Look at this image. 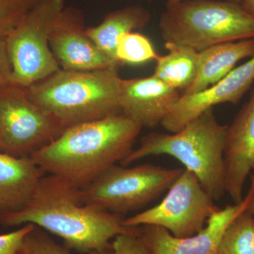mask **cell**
Returning <instances> with one entry per match:
<instances>
[{
  "mask_svg": "<svg viewBox=\"0 0 254 254\" xmlns=\"http://www.w3.org/2000/svg\"><path fill=\"white\" fill-rule=\"evenodd\" d=\"M0 224H32L63 239L67 248L88 254L110 250L115 237L138 229L125 226L121 215L83 203L81 188L50 174L41 177L26 206Z\"/></svg>",
  "mask_w": 254,
  "mask_h": 254,
  "instance_id": "6da1fadb",
  "label": "cell"
},
{
  "mask_svg": "<svg viewBox=\"0 0 254 254\" xmlns=\"http://www.w3.org/2000/svg\"><path fill=\"white\" fill-rule=\"evenodd\" d=\"M142 128L123 114L75 124L31 158L45 173L82 188L121 163Z\"/></svg>",
  "mask_w": 254,
  "mask_h": 254,
  "instance_id": "7a4b0ae2",
  "label": "cell"
},
{
  "mask_svg": "<svg viewBox=\"0 0 254 254\" xmlns=\"http://www.w3.org/2000/svg\"><path fill=\"white\" fill-rule=\"evenodd\" d=\"M227 125H221L210 108L173 134L153 132L121 162L127 166L152 155H167L194 174L214 200L225 193V148Z\"/></svg>",
  "mask_w": 254,
  "mask_h": 254,
  "instance_id": "3957f363",
  "label": "cell"
},
{
  "mask_svg": "<svg viewBox=\"0 0 254 254\" xmlns=\"http://www.w3.org/2000/svg\"><path fill=\"white\" fill-rule=\"evenodd\" d=\"M119 66L74 71L60 68L26 88L30 99L66 127L120 115Z\"/></svg>",
  "mask_w": 254,
  "mask_h": 254,
  "instance_id": "277c9868",
  "label": "cell"
},
{
  "mask_svg": "<svg viewBox=\"0 0 254 254\" xmlns=\"http://www.w3.org/2000/svg\"><path fill=\"white\" fill-rule=\"evenodd\" d=\"M165 43L203 51L254 38V16L237 1L185 0L167 5L159 23Z\"/></svg>",
  "mask_w": 254,
  "mask_h": 254,
  "instance_id": "5b68a950",
  "label": "cell"
},
{
  "mask_svg": "<svg viewBox=\"0 0 254 254\" xmlns=\"http://www.w3.org/2000/svg\"><path fill=\"white\" fill-rule=\"evenodd\" d=\"M183 169L113 165L81 188L83 203L122 215L144 208L168 190Z\"/></svg>",
  "mask_w": 254,
  "mask_h": 254,
  "instance_id": "8992f818",
  "label": "cell"
},
{
  "mask_svg": "<svg viewBox=\"0 0 254 254\" xmlns=\"http://www.w3.org/2000/svg\"><path fill=\"white\" fill-rule=\"evenodd\" d=\"M64 9V0H42L5 38L11 83L28 88L61 68L50 49L49 39Z\"/></svg>",
  "mask_w": 254,
  "mask_h": 254,
  "instance_id": "52a82bcc",
  "label": "cell"
},
{
  "mask_svg": "<svg viewBox=\"0 0 254 254\" xmlns=\"http://www.w3.org/2000/svg\"><path fill=\"white\" fill-rule=\"evenodd\" d=\"M66 125L33 103L26 88L0 86V151L31 157L60 136Z\"/></svg>",
  "mask_w": 254,
  "mask_h": 254,
  "instance_id": "ba28073f",
  "label": "cell"
},
{
  "mask_svg": "<svg viewBox=\"0 0 254 254\" xmlns=\"http://www.w3.org/2000/svg\"><path fill=\"white\" fill-rule=\"evenodd\" d=\"M213 199L194 174L183 169L158 205L124 219L126 227L154 225L183 238L201 231L216 210Z\"/></svg>",
  "mask_w": 254,
  "mask_h": 254,
  "instance_id": "9c48e42d",
  "label": "cell"
},
{
  "mask_svg": "<svg viewBox=\"0 0 254 254\" xmlns=\"http://www.w3.org/2000/svg\"><path fill=\"white\" fill-rule=\"evenodd\" d=\"M254 185L240 203L217 208L207 220L204 228L192 236L176 237L163 227L145 225L140 237L150 254H219L220 240L225 229L240 214L250 208Z\"/></svg>",
  "mask_w": 254,
  "mask_h": 254,
  "instance_id": "30bf717a",
  "label": "cell"
},
{
  "mask_svg": "<svg viewBox=\"0 0 254 254\" xmlns=\"http://www.w3.org/2000/svg\"><path fill=\"white\" fill-rule=\"evenodd\" d=\"M84 17L73 7L65 8L55 21L50 36L52 53L60 68L91 71L119 66L88 36Z\"/></svg>",
  "mask_w": 254,
  "mask_h": 254,
  "instance_id": "8fae6325",
  "label": "cell"
},
{
  "mask_svg": "<svg viewBox=\"0 0 254 254\" xmlns=\"http://www.w3.org/2000/svg\"><path fill=\"white\" fill-rule=\"evenodd\" d=\"M254 82V55L204 91L181 95L171 113L160 125L170 133H176L215 105L226 103L237 104Z\"/></svg>",
  "mask_w": 254,
  "mask_h": 254,
  "instance_id": "7c38bea8",
  "label": "cell"
},
{
  "mask_svg": "<svg viewBox=\"0 0 254 254\" xmlns=\"http://www.w3.org/2000/svg\"><path fill=\"white\" fill-rule=\"evenodd\" d=\"M225 189L232 201L243 200L246 180L254 165V90L225 134Z\"/></svg>",
  "mask_w": 254,
  "mask_h": 254,
  "instance_id": "4fadbf2b",
  "label": "cell"
},
{
  "mask_svg": "<svg viewBox=\"0 0 254 254\" xmlns=\"http://www.w3.org/2000/svg\"><path fill=\"white\" fill-rule=\"evenodd\" d=\"M181 95L155 76L122 79L121 113L142 127L155 128L171 113Z\"/></svg>",
  "mask_w": 254,
  "mask_h": 254,
  "instance_id": "5bb4252c",
  "label": "cell"
},
{
  "mask_svg": "<svg viewBox=\"0 0 254 254\" xmlns=\"http://www.w3.org/2000/svg\"><path fill=\"white\" fill-rule=\"evenodd\" d=\"M45 173L31 157L0 151V220L26 206Z\"/></svg>",
  "mask_w": 254,
  "mask_h": 254,
  "instance_id": "9a60e30c",
  "label": "cell"
},
{
  "mask_svg": "<svg viewBox=\"0 0 254 254\" xmlns=\"http://www.w3.org/2000/svg\"><path fill=\"white\" fill-rule=\"evenodd\" d=\"M254 55V38L210 47L198 55L195 81L184 95L204 91L226 76L240 60Z\"/></svg>",
  "mask_w": 254,
  "mask_h": 254,
  "instance_id": "2e32d148",
  "label": "cell"
},
{
  "mask_svg": "<svg viewBox=\"0 0 254 254\" xmlns=\"http://www.w3.org/2000/svg\"><path fill=\"white\" fill-rule=\"evenodd\" d=\"M151 15L141 6H129L107 15L98 26L87 28L88 36L110 60L122 66L116 58L117 43L122 35L144 27Z\"/></svg>",
  "mask_w": 254,
  "mask_h": 254,
  "instance_id": "e0dca14e",
  "label": "cell"
},
{
  "mask_svg": "<svg viewBox=\"0 0 254 254\" xmlns=\"http://www.w3.org/2000/svg\"><path fill=\"white\" fill-rule=\"evenodd\" d=\"M168 54L156 60L153 76L174 89H185L195 81L198 69V52L188 47L165 43Z\"/></svg>",
  "mask_w": 254,
  "mask_h": 254,
  "instance_id": "ac0fdd59",
  "label": "cell"
},
{
  "mask_svg": "<svg viewBox=\"0 0 254 254\" xmlns=\"http://www.w3.org/2000/svg\"><path fill=\"white\" fill-rule=\"evenodd\" d=\"M219 254H254V215L245 211L230 222L220 240Z\"/></svg>",
  "mask_w": 254,
  "mask_h": 254,
  "instance_id": "d6986e66",
  "label": "cell"
},
{
  "mask_svg": "<svg viewBox=\"0 0 254 254\" xmlns=\"http://www.w3.org/2000/svg\"><path fill=\"white\" fill-rule=\"evenodd\" d=\"M159 55L147 37L138 33H125L119 38L116 48V58L119 63L141 64L158 59Z\"/></svg>",
  "mask_w": 254,
  "mask_h": 254,
  "instance_id": "ffe728a7",
  "label": "cell"
},
{
  "mask_svg": "<svg viewBox=\"0 0 254 254\" xmlns=\"http://www.w3.org/2000/svg\"><path fill=\"white\" fill-rule=\"evenodd\" d=\"M19 254H72L69 249L57 243L46 231L35 226L25 237ZM91 254H113L110 250Z\"/></svg>",
  "mask_w": 254,
  "mask_h": 254,
  "instance_id": "44dd1931",
  "label": "cell"
},
{
  "mask_svg": "<svg viewBox=\"0 0 254 254\" xmlns=\"http://www.w3.org/2000/svg\"><path fill=\"white\" fill-rule=\"evenodd\" d=\"M42 0H0V38L9 36Z\"/></svg>",
  "mask_w": 254,
  "mask_h": 254,
  "instance_id": "7402d4cb",
  "label": "cell"
},
{
  "mask_svg": "<svg viewBox=\"0 0 254 254\" xmlns=\"http://www.w3.org/2000/svg\"><path fill=\"white\" fill-rule=\"evenodd\" d=\"M113 254H150L140 237V230L122 234L111 243Z\"/></svg>",
  "mask_w": 254,
  "mask_h": 254,
  "instance_id": "603a6c76",
  "label": "cell"
},
{
  "mask_svg": "<svg viewBox=\"0 0 254 254\" xmlns=\"http://www.w3.org/2000/svg\"><path fill=\"white\" fill-rule=\"evenodd\" d=\"M34 227L26 224L14 231L0 235V254H19L25 237Z\"/></svg>",
  "mask_w": 254,
  "mask_h": 254,
  "instance_id": "cb8c5ba5",
  "label": "cell"
},
{
  "mask_svg": "<svg viewBox=\"0 0 254 254\" xmlns=\"http://www.w3.org/2000/svg\"><path fill=\"white\" fill-rule=\"evenodd\" d=\"M11 83V66L6 50V40L0 38V86Z\"/></svg>",
  "mask_w": 254,
  "mask_h": 254,
  "instance_id": "d4e9b609",
  "label": "cell"
},
{
  "mask_svg": "<svg viewBox=\"0 0 254 254\" xmlns=\"http://www.w3.org/2000/svg\"><path fill=\"white\" fill-rule=\"evenodd\" d=\"M242 6L246 11L254 16V0H242Z\"/></svg>",
  "mask_w": 254,
  "mask_h": 254,
  "instance_id": "484cf974",
  "label": "cell"
},
{
  "mask_svg": "<svg viewBox=\"0 0 254 254\" xmlns=\"http://www.w3.org/2000/svg\"><path fill=\"white\" fill-rule=\"evenodd\" d=\"M252 170H253L254 174L252 175V183L254 185V195L253 198H252V203L250 205V208H248V210H247L249 213L252 214V215H254V165L253 168H252Z\"/></svg>",
  "mask_w": 254,
  "mask_h": 254,
  "instance_id": "4316f807",
  "label": "cell"
},
{
  "mask_svg": "<svg viewBox=\"0 0 254 254\" xmlns=\"http://www.w3.org/2000/svg\"><path fill=\"white\" fill-rule=\"evenodd\" d=\"M183 1H185V0H168V4L167 5L176 4Z\"/></svg>",
  "mask_w": 254,
  "mask_h": 254,
  "instance_id": "83f0119b",
  "label": "cell"
}]
</instances>
